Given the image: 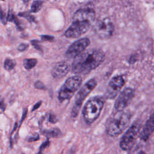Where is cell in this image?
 Here are the masks:
<instances>
[{
	"instance_id": "1",
	"label": "cell",
	"mask_w": 154,
	"mask_h": 154,
	"mask_svg": "<svg viewBox=\"0 0 154 154\" xmlns=\"http://www.w3.org/2000/svg\"><path fill=\"white\" fill-rule=\"evenodd\" d=\"M105 58V54L101 50H87L74 58L72 64V71L75 74H87L97 67Z\"/></svg>"
},
{
	"instance_id": "2",
	"label": "cell",
	"mask_w": 154,
	"mask_h": 154,
	"mask_svg": "<svg viewBox=\"0 0 154 154\" xmlns=\"http://www.w3.org/2000/svg\"><path fill=\"white\" fill-rule=\"evenodd\" d=\"M131 120L129 113L122 111H116L107 121L106 130L107 134L111 137L120 135L128 126Z\"/></svg>"
},
{
	"instance_id": "3",
	"label": "cell",
	"mask_w": 154,
	"mask_h": 154,
	"mask_svg": "<svg viewBox=\"0 0 154 154\" xmlns=\"http://www.w3.org/2000/svg\"><path fill=\"white\" fill-rule=\"evenodd\" d=\"M105 103V98L97 96L90 99L85 104L82 114L84 120L87 123H92L99 116Z\"/></svg>"
},
{
	"instance_id": "4",
	"label": "cell",
	"mask_w": 154,
	"mask_h": 154,
	"mask_svg": "<svg viewBox=\"0 0 154 154\" xmlns=\"http://www.w3.org/2000/svg\"><path fill=\"white\" fill-rule=\"evenodd\" d=\"M81 82L82 79L79 76H74L67 78L59 91V100L62 102L71 98L81 85Z\"/></svg>"
},
{
	"instance_id": "5",
	"label": "cell",
	"mask_w": 154,
	"mask_h": 154,
	"mask_svg": "<svg viewBox=\"0 0 154 154\" xmlns=\"http://www.w3.org/2000/svg\"><path fill=\"white\" fill-rule=\"evenodd\" d=\"M141 128V124L134 122L126 131L120 141V147L123 150H129L134 145L137 137Z\"/></svg>"
},
{
	"instance_id": "6",
	"label": "cell",
	"mask_w": 154,
	"mask_h": 154,
	"mask_svg": "<svg viewBox=\"0 0 154 154\" xmlns=\"http://www.w3.org/2000/svg\"><path fill=\"white\" fill-rule=\"evenodd\" d=\"M91 23L82 19H72V23L64 35L67 38H78L89 30Z\"/></svg>"
},
{
	"instance_id": "7",
	"label": "cell",
	"mask_w": 154,
	"mask_h": 154,
	"mask_svg": "<svg viewBox=\"0 0 154 154\" xmlns=\"http://www.w3.org/2000/svg\"><path fill=\"white\" fill-rule=\"evenodd\" d=\"M97 81L95 79H90L87 83H85L82 87L80 89L79 92L77 93L75 99V105L72 109V116H76L81 108V104L86 98V97L94 90L96 87Z\"/></svg>"
},
{
	"instance_id": "8",
	"label": "cell",
	"mask_w": 154,
	"mask_h": 154,
	"mask_svg": "<svg viewBox=\"0 0 154 154\" xmlns=\"http://www.w3.org/2000/svg\"><path fill=\"white\" fill-rule=\"evenodd\" d=\"M95 34L100 38L106 39L111 37L114 30V25L108 17L97 20L93 25Z\"/></svg>"
},
{
	"instance_id": "9",
	"label": "cell",
	"mask_w": 154,
	"mask_h": 154,
	"mask_svg": "<svg viewBox=\"0 0 154 154\" xmlns=\"http://www.w3.org/2000/svg\"><path fill=\"white\" fill-rule=\"evenodd\" d=\"M135 91L131 88H125L119 94L116 100L114 108L116 111H123L129 104L130 102L134 96Z\"/></svg>"
},
{
	"instance_id": "10",
	"label": "cell",
	"mask_w": 154,
	"mask_h": 154,
	"mask_svg": "<svg viewBox=\"0 0 154 154\" xmlns=\"http://www.w3.org/2000/svg\"><path fill=\"white\" fill-rule=\"evenodd\" d=\"M90 43V41L88 38H82L75 41L67 50L66 57L68 58H75L82 53Z\"/></svg>"
},
{
	"instance_id": "11",
	"label": "cell",
	"mask_w": 154,
	"mask_h": 154,
	"mask_svg": "<svg viewBox=\"0 0 154 154\" xmlns=\"http://www.w3.org/2000/svg\"><path fill=\"white\" fill-rule=\"evenodd\" d=\"M125 83V79L122 76L119 75L114 76L108 84L105 93V97L108 99L115 98Z\"/></svg>"
},
{
	"instance_id": "12",
	"label": "cell",
	"mask_w": 154,
	"mask_h": 154,
	"mask_svg": "<svg viewBox=\"0 0 154 154\" xmlns=\"http://www.w3.org/2000/svg\"><path fill=\"white\" fill-rule=\"evenodd\" d=\"M69 70V65L66 62H59L54 66L51 73L55 78H61L67 75Z\"/></svg>"
},
{
	"instance_id": "13",
	"label": "cell",
	"mask_w": 154,
	"mask_h": 154,
	"mask_svg": "<svg viewBox=\"0 0 154 154\" xmlns=\"http://www.w3.org/2000/svg\"><path fill=\"white\" fill-rule=\"evenodd\" d=\"M154 128V120L153 115L152 114L148 120L146 122L145 125L140 133L139 137L143 141H147L150 135L152 134Z\"/></svg>"
},
{
	"instance_id": "14",
	"label": "cell",
	"mask_w": 154,
	"mask_h": 154,
	"mask_svg": "<svg viewBox=\"0 0 154 154\" xmlns=\"http://www.w3.org/2000/svg\"><path fill=\"white\" fill-rule=\"evenodd\" d=\"M37 60L35 58H26L23 60V64L26 69H31L35 66Z\"/></svg>"
},
{
	"instance_id": "15",
	"label": "cell",
	"mask_w": 154,
	"mask_h": 154,
	"mask_svg": "<svg viewBox=\"0 0 154 154\" xmlns=\"http://www.w3.org/2000/svg\"><path fill=\"white\" fill-rule=\"evenodd\" d=\"M43 134L48 137H59L62 135L61 131L57 128L44 131Z\"/></svg>"
},
{
	"instance_id": "16",
	"label": "cell",
	"mask_w": 154,
	"mask_h": 154,
	"mask_svg": "<svg viewBox=\"0 0 154 154\" xmlns=\"http://www.w3.org/2000/svg\"><path fill=\"white\" fill-rule=\"evenodd\" d=\"M7 21L14 22L16 24V25L17 26V28H20V22L19 21L18 19L15 16V15L13 13V12L11 10L8 11V14L7 15Z\"/></svg>"
},
{
	"instance_id": "17",
	"label": "cell",
	"mask_w": 154,
	"mask_h": 154,
	"mask_svg": "<svg viewBox=\"0 0 154 154\" xmlns=\"http://www.w3.org/2000/svg\"><path fill=\"white\" fill-rule=\"evenodd\" d=\"M16 61L14 60L10 59V58H7L4 64V69L7 70H12L14 66H16Z\"/></svg>"
},
{
	"instance_id": "18",
	"label": "cell",
	"mask_w": 154,
	"mask_h": 154,
	"mask_svg": "<svg viewBox=\"0 0 154 154\" xmlns=\"http://www.w3.org/2000/svg\"><path fill=\"white\" fill-rule=\"evenodd\" d=\"M43 2L40 1H35L32 2L31 7V12L37 13L40 11L42 7Z\"/></svg>"
},
{
	"instance_id": "19",
	"label": "cell",
	"mask_w": 154,
	"mask_h": 154,
	"mask_svg": "<svg viewBox=\"0 0 154 154\" xmlns=\"http://www.w3.org/2000/svg\"><path fill=\"white\" fill-rule=\"evenodd\" d=\"M18 15L20 17H24L28 21H29V22H34V17L31 15L28 12H22V13H19L18 14Z\"/></svg>"
},
{
	"instance_id": "20",
	"label": "cell",
	"mask_w": 154,
	"mask_h": 154,
	"mask_svg": "<svg viewBox=\"0 0 154 154\" xmlns=\"http://www.w3.org/2000/svg\"><path fill=\"white\" fill-rule=\"evenodd\" d=\"M0 20L2 22V24L6 25L7 22V14L5 13L2 10L1 7H0Z\"/></svg>"
},
{
	"instance_id": "21",
	"label": "cell",
	"mask_w": 154,
	"mask_h": 154,
	"mask_svg": "<svg viewBox=\"0 0 154 154\" xmlns=\"http://www.w3.org/2000/svg\"><path fill=\"white\" fill-rule=\"evenodd\" d=\"M50 142L49 140H47L45 142H44L43 143H42V144L40 146V149H39V151L42 152V150H43L45 149H46V147H48L49 146Z\"/></svg>"
},
{
	"instance_id": "22",
	"label": "cell",
	"mask_w": 154,
	"mask_h": 154,
	"mask_svg": "<svg viewBox=\"0 0 154 154\" xmlns=\"http://www.w3.org/2000/svg\"><path fill=\"white\" fill-rule=\"evenodd\" d=\"M28 47V45L27 44H25V43H21L20 44L18 47H17V50L19 51H20V52H22V51H25L27 48Z\"/></svg>"
},
{
	"instance_id": "23",
	"label": "cell",
	"mask_w": 154,
	"mask_h": 154,
	"mask_svg": "<svg viewBox=\"0 0 154 154\" xmlns=\"http://www.w3.org/2000/svg\"><path fill=\"white\" fill-rule=\"evenodd\" d=\"M40 139V137H39V135L38 134H36L35 136H33V137H31L28 138V142H32V141H37L38 140Z\"/></svg>"
},
{
	"instance_id": "24",
	"label": "cell",
	"mask_w": 154,
	"mask_h": 154,
	"mask_svg": "<svg viewBox=\"0 0 154 154\" xmlns=\"http://www.w3.org/2000/svg\"><path fill=\"white\" fill-rule=\"evenodd\" d=\"M35 87L38 89H43L44 88V85L42 82L37 81L35 83Z\"/></svg>"
},
{
	"instance_id": "25",
	"label": "cell",
	"mask_w": 154,
	"mask_h": 154,
	"mask_svg": "<svg viewBox=\"0 0 154 154\" xmlns=\"http://www.w3.org/2000/svg\"><path fill=\"white\" fill-rule=\"evenodd\" d=\"M49 121L52 123H55L57 122V119L54 115L51 114L49 116Z\"/></svg>"
},
{
	"instance_id": "26",
	"label": "cell",
	"mask_w": 154,
	"mask_h": 154,
	"mask_svg": "<svg viewBox=\"0 0 154 154\" xmlns=\"http://www.w3.org/2000/svg\"><path fill=\"white\" fill-rule=\"evenodd\" d=\"M41 37H42V39L44 40L51 41V40H52L54 39V37L49 36V35H41Z\"/></svg>"
},
{
	"instance_id": "27",
	"label": "cell",
	"mask_w": 154,
	"mask_h": 154,
	"mask_svg": "<svg viewBox=\"0 0 154 154\" xmlns=\"http://www.w3.org/2000/svg\"><path fill=\"white\" fill-rule=\"evenodd\" d=\"M41 103H42V102H41V101H39V102H38L37 103H35V104L34 105V106H33V108H32V111H35V109H37L40 106Z\"/></svg>"
},
{
	"instance_id": "28",
	"label": "cell",
	"mask_w": 154,
	"mask_h": 154,
	"mask_svg": "<svg viewBox=\"0 0 154 154\" xmlns=\"http://www.w3.org/2000/svg\"><path fill=\"white\" fill-rule=\"evenodd\" d=\"M0 108L4 111L5 109V105L3 100H0Z\"/></svg>"
},
{
	"instance_id": "29",
	"label": "cell",
	"mask_w": 154,
	"mask_h": 154,
	"mask_svg": "<svg viewBox=\"0 0 154 154\" xmlns=\"http://www.w3.org/2000/svg\"><path fill=\"white\" fill-rule=\"evenodd\" d=\"M137 154H146V153H145V152H144V151H143V150H141V151H140Z\"/></svg>"
},
{
	"instance_id": "30",
	"label": "cell",
	"mask_w": 154,
	"mask_h": 154,
	"mask_svg": "<svg viewBox=\"0 0 154 154\" xmlns=\"http://www.w3.org/2000/svg\"><path fill=\"white\" fill-rule=\"evenodd\" d=\"M37 154H43V153H42V152H40V151H39V152H38Z\"/></svg>"
}]
</instances>
